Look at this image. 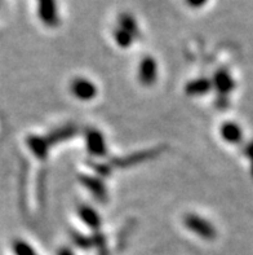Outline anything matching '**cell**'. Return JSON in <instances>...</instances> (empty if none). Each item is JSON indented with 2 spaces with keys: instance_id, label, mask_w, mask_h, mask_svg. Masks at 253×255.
Masks as SVG:
<instances>
[{
  "instance_id": "cell-1",
  "label": "cell",
  "mask_w": 253,
  "mask_h": 255,
  "mask_svg": "<svg viewBox=\"0 0 253 255\" xmlns=\"http://www.w3.org/2000/svg\"><path fill=\"white\" fill-rule=\"evenodd\" d=\"M183 224L189 231H191L194 235L207 241L215 240L217 237V231H216L215 226L209 223L208 220L204 218L199 217L196 214H187L183 218Z\"/></svg>"
},
{
  "instance_id": "cell-2",
  "label": "cell",
  "mask_w": 253,
  "mask_h": 255,
  "mask_svg": "<svg viewBox=\"0 0 253 255\" xmlns=\"http://www.w3.org/2000/svg\"><path fill=\"white\" fill-rule=\"evenodd\" d=\"M85 145L90 155L96 158H102L107 154L105 136L96 128H89L85 132Z\"/></svg>"
},
{
  "instance_id": "cell-3",
  "label": "cell",
  "mask_w": 253,
  "mask_h": 255,
  "mask_svg": "<svg viewBox=\"0 0 253 255\" xmlns=\"http://www.w3.org/2000/svg\"><path fill=\"white\" fill-rule=\"evenodd\" d=\"M71 94L81 101H90L97 96L96 84L86 78H75L70 84Z\"/></svg>"
},
{
  "instance_id": "cell-4",
  "label": "cell",
  "mask_w": 253,
  "mask_h": 255,
  "mask_svg": "<svg viewBox=\"0 0 253 255\" xmlns=\"http://www.w3.org/2000/svg\"><path fill=\"white\" fill-rule=\"evenodd\" d=\"M39 18L48 27H56L60 23V14L56 0H38Z\"/></svg>"
},
{
  "instance_id": "cell-5",
  "label": "cell",
  "mask_w": 253,
  "mask_h": 255,
  "mask_svg": "<svg viewBox=\"0 0 253 255\" xmlns=\"http://www.w3.org/2000/svg\"><path fill=\"white\" fill-rule=\"evenodd\" d=\"M161 149H150V150H142V152H136L132 154L123 157V158H114L111 161V165H115L118 167H131V166L138 165L148 159L155 158L157 155L161 154Z\"/></svg>"
},
{
  "instance_id": "cell-6",
  "label": "cell",
  "mask_w": 253,
  "mask_h": 255,
  "mask_svg": "<svg viewBox=\"0 0 253 255\" xmlns=\"http://www.w3.org/2000/svg\"><path fill=\"white\" fill-rule=\"evenodd\" d=\"M138 79L144 86H153L158 79V64L151 56L146 57L140 62L138 68Z\"/></svg>"
},
{
  "instance_id": "cell-7",
  "label": "cell",
  "mask_w": 253,
  "mask_h": 255,
  "mask_svg": "<svg viewBox=\"0 0 253 255\" xmlns=\"http://www.w3.org/2000/svg\"><path fill=\"white\" fill-rule=\"evenodd\" d=\"M211 81L213 88L217 91L218 96L226 97L235 87L234 79L229 74V71L225 70V69H220V70L216 71Z\"/></svg>"
},
{
  "instance_id": "cell-8",
  "label": "cell",
  "mask_w": 253,
  "mask_h": 255,
  "mask_svg": "<svg viewBox=\"0 0 253 255\" xmlns=\"http://www.w3.org/2000/svg\"><path fill=\"white\" fill-rule=\"evenodd\" d=\"M79 181H81L83 187H85L93 194L94 198L102 201V202L107 200V189H106L105 184H103V181L101 179L89 176V175H79Z\"/></svg>"
},
{
  "instance_id": "cell-9",
  "label": "cell",
  "mask_w": 253,
  "mask_h": 255,
  "mask_svg": "<svg viewBox=\"0 0 253 255\" xmlns=\"http://www.w3.org/2000/svg\"><path fill=\"white\" fill-rule=\"evenodd\" d=\"M78 215L82 219V222L88 228H90L93 232L99 231V228L102 226V219L99 217V214L89 205H79L78 206Z\"/></svg>"
},
{
  "instance_id": "cell-10",
  "label": "cell",
  "mask_w": 253,
  "mask_h": 255,
  "mask_svg": "<svg viewBox=\"0 0 253 255\" xmlns=\"http://www.w3.org/2000/svg\"><path fill=\"white\" fill-rule=\"evenodd\" d=\"M213 88L212 81L208 78H196L194 81H190L185 86V92L187 96H202L208 94Z\"/></svg>"
},
{
  "instance_id": "cell-11",
  "label": "cell",
  "mask_w": 253,
  "mask_h": 255,
  "mask_svg": "<svg viewBox=\"0 0 253 255\" xmlns=\"http://www.w3.org/2000/svg\"><path fill=\"white\" fill-rule=\"evenodd\" d=\"M220 135L229 144H239L243 139V131L234 122L224 123L220 128Z\"/></svg>"
},
{
  "instance_id": "cell-12",
  "label": "cell",
  "mask_w": 253,
  "mask_h": 255,
  "mask_svg": "<svg viewBox=\"0 0 253 255\" xmlns=\"http://www.w3.org/2000/svg\"><path fill=\"white\" fill-rule=\"evenodd\" d=\"M27 145H29L32 154L36 155L38 158L44 159L47 158V155H48L51 144H49L47 137H42V136H30L29 139H27Z\"/></svg>"
},
{
  "instance_id": "cell-13",
  "label": "cell",
  "mask_w": 253,
  "mask_h": 255,
  "mask_svg": "<svg viewBox=\"0 0 253 255\" xmlns=\"http://www.w3.org/2000/svg\"><path fill=\"white\" fill-rule=\"evenodd\" d=\"M78 132V128L75 126H64L61 128H57L55 131H52L48 136H47V139H48L49 144L53 145V144H58V142L61 141H66V140L71 139L75 133Z\"/></svg>"
},
{
  "instance_id": "cell-14",
  "label": "cell",
  "mask_w": 253,
  "mask_h": 255,
  "mask_svg": "<svg viewBox=\"0 0 253 255\" xmlns=\"http://www.w3.org/2000/svg\"><path fill=\"white\" fill-rule=\"evenodd\" d=\"M119 27H122V29L131 32L135 38L140 36V29H138L137 22H136V19L131 14H127V13L120 14V17H119Z\"/></svg>"
},
{
  "instance_id": "cell-15",
  "label": "cell",
  "mask_w": 253,
  "mask_h": 255,
  "mask_svg": "<svg viewBox=\"0 0 253 255\" xmlns=\"http://www.w3.org/2000/svg\"><path fill=\"white\" fill-rule=\"evenodd\" d=\"M114 40H115L116 44L120 47V48H129L132 45V43H133V40H135V36L132 35L131 32H128L127 30L122 29V27H116L115 30H114Z\"/></svg>"
},
{
  "instance_id": "cell-16",
  "label": "cell",
  "mask_w": 253,
  "mask_h": 255,
  "mask_svg": "<svg viewBox=\"0 0 253 255\" xmlns=\"http://www.w3.org/2000/svg\"><path fill=\"white\" fill-rule=\"evenodd\" d=\"M92 239L93 248H96L97 252H98V255H109V250H107V240H106V236L102 232H93V235L90 236Z\"/></svg>"
},
{
  "instance_id": "cell-17",
  "label": "cell",
  "mask_w": 253,
  "mask_h": 255,
  "mask_svg": "<svg viewBox=\"0 0 253 255\" xmlns=\"http://www.w3.org/2000/svg\"><path fill=\"white\" fill-rule=\"evenodd\" d=\"M71 240H73V243L78 246V248H81L83 250H89L93 248L92 244V239L90 236H85V235H82L81 232H71Z\"/></svg>"
},
{
  "instance_id": "cell-18",
  "label": "cell",
  "mask_w": 253,
  "mask_h": 255,
  "mask_svg": "<svg viewBox=\"0 0 253 255\" xmlns=\"http://www.w3.org/2000/svg\"><path fill=\"white\" fill-rule=\"evenodd\" d=\"M13 250H14V253H16L17 255H38L34 250H32V248L29 244H26L25 241H21V240H18V241L14 243Z\"/></svg>"
},
{
  "instance_id": "cell-19",
  "label": "cell",
  "mask_w": 253,
  "mask_h": 255,
  "mask_svg": "<svg viewBox=\"0 0 253 255\" xmlns=\"http://www.w3.org/2000/svg\"><path fill=\"white\" fill-rule=\"evenodd\" d=\"M92 168L101 176H110L111 175V166L107 163H102V162H94L90 163Z\"/></svg>"
},
{
  "instance_id": "cell-20",
  "label": "cell",
  "mask_w": 253,
  "mask_h": 255,
  "mask_svg": "<svg viewBox=\"0 0 253 255\" xmlns=\"http://www.w3.org/2000/svg\"><path fill=\"white\" fill-rule=\"evenodd\" d=\"M208 0H186V4L191 8H202Z\"/></svg>"
},
{
  "instance_id": "cell-21",
  "label": "cell",
  "mask_w": 253,
  "mask_h": 255,
  "mask_svg": "<svg viewBox=\"0 0 253 255\" xmlns=\"http://www.w3.org/2000/svg\"><path fill=\"white\" fill-rule=\"evenodd\" d=\"M58 255H75V254L73 253V250H71L70 248H62V249L58 252Z\"/></svg>"
},
{
  "instance_id": "cell-22",
  "label": "cell",
  "mask_w": 253,
  "mask_h": 255,
  "mask_svg": "<svg viewBox=\"0 0 253 255\" xmlns=\"http://www.w3.org/2000/svg\"><path fill=\"white\" fill-rule=\"evenodd\" d=\"M246 153H247L248 157H250V158L253 161V142H251L250 145L246 148Z\"/></svg>"
}]
</instances>
